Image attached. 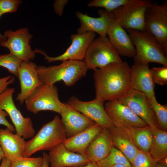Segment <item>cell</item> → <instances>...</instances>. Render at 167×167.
<instances>
[{
  "mask_svg": "<svg viewBox=\"0 0 167 167\" xmlns=\"http://www.w3.org/2000/svg\"><path fill=\"white\" fill-rule=\"evenodd\" d=\"M94 71L96 98L105 102L118 99L131 89V67L122 61Z\"/></svg>",
  "mask_w": 167,
  "mask_h": 167,
  "instance_id": "obj_1",
  "label": "cell"
},
{
  "mask_svg": "<svg viewBox=\"0 0 167 167\" xmlns=\"http://www.w3.org/2000/svg\"><path fill=\"white\" fill-rule=\"evenodd\" d=\"M88 68L83 61L68 60L60 64L46 67L38 66L37 71L42 84L54 85L62 81L66 86L71 87L85 76Z\"/></svg>",
  "mask_w": 167,
  "mask_h": 167,
  "instance_id": "obj_2",
  "label": "cell"
},
{
  "mask_svg": "<svg viewBox=\"0 0 167 167\" xmlns=\"http://www.w3.org/2000/svg\"><path fill=\"white\" fill-rule=\"evenodd\" d=\"M67 139L61 119L57 115L44 124L36 134L26 142L23 157H29L40 151H49L63 143Z\"/></svg>",
  "mask_w": 167,
  "mask_h": 167,
  "instance_id": "obj_3",
  "label": "cell"
},
{
  "mask_svg": "<svg viewBox=\"0 0 167 167\" xmlns=\"http://www.w3.org/2000/svg\"><path fill=\"white\" fill-rule=\"evenodd\" d=\"M135 46L134 62H154L167 66V54L155 38L145 31L127 30Z\"/></svg>",
  "mask_w": 167,
  "mask_h": 167,
  "instance_id": "obj_4",
  "label": "cell"
},
{
  "mask_svg": "<svg viewBox=\"0 0 167 167\" xmlns=\"http://www.w3.org/2000/svg\"><path fill=\"white\" fill-rule=\"evenodd\" d=\"M83 60L88 69L93 70L122 61L108 37L100 36L91 43Z\"/></svg>",
  "mask_w": 167,
  "mask_h": 167,
  "instance_id": "obj_5",
  "label": "cell"
},
{
  "mask_svg": "<svg viewBox=\"0 0 167 167\" xmlns=\"http://www.w3.org/2000/svg\"><path fill=\"white\" fill-rule=\"evenodd\" d=\"M144 27L167 54V1L161 5L152 2L145 14Z\"/></svg>",
  "mask_w": 167,
  "mask_h": 167,
  "instance_id": "obj_6",
  "label": "cell"
},
{
  "mask_svg": "<svg viewBox=\"0 0 167 167\" xmlns=\"http://www.w3.org/2000/svg\"><path fill=\"white\" fill-rule=\"evenodd\" d=\"M152 2L150 0H131L110 13L124 29L144 31L145 14Z\"/></svg>",
  "mask_w": 167,
  "mask_h": 167,
  "instance_id": "obj_7",
  "label": "cell"
},
{
  "mask_svg": "<svg viewBox=\"0 0 167 167\" xmlns=\"http://www.w3.org/2000/svg\"><path fill=\"white\" fill-rule=\"evenodd\" d=\"M25 106L35 114L42 110H50L60 114L63 103L59 100L58 88L54 85L42 84L25 101Z\"/></svg>",
  "mask_w": 167,
  "mask_h": 167,
  "instance_id": "obj_8",
  "label": "cell"
},
{
  "mask_svg": "<svg viewBox=\"0 0 167 167\" xmlns=\"http://www.w3.org/2000/svg\"><path fill=\"white\" fill-rule=\"evenodd\" d=\"M14 92V88H7L0 94V109L9 116L16 133L24 139H31L35 133L32 120L24 117L15 106L12 97Z\"/></svg>",
  "mask_w": 167,
  "mask_h": 167,
  "instance_id": "obj_9",
  "label": "cell"
},
{
  "mask_svg": "<svg viewBox=\"0 0 167 167\" xmlns=\"http://www.w3.org/2000/svg\"><path fill=\"white\" fill-rule=\"evenodd\" d=\"M4 36L7 39L0 43L1 46L8 49L10 53L23 61L29 62L34 58L36 52L32 50L29 44L33 36L28 28H21L15 31L7 30Z\"/></svg>",
  "mask_w": 167,
  "mask_h": 167,
  "instance_id": "obj_10",
  "label": "cell"
},
{
  "mask_svg": "<svg viewBox=\"0 0 167 167\" xmlns=\"http://www.w3.org/2000/svg\"><path fill=\"white\" fill-rule=\"evenodd\" d=\"M95 33L88 32L83 33L72 34L70 37L71 44L62 54L56 57L48 56L43 51L37 49V53L44 55L47 62L68 60L82 61L89 46L95 39Z\"/></svg>",
  "mask_w": 167,
  "mask_h": 167,
  "instance_id": "obj_11",
  "label": "cell"
},
{
  "mask_svg": "<svg viewBox=\"0 0 167 167\" xmlns=\"http://www.w3.org/2000/svg\"><path fill=\"white\" fill-rule=\"evenodd\" d=\"M118 100L148 126L159 127L149 100L144 94L130 89L125 95Z\"/></svg>",
  "mask_w": 167,
  "mask_h": 167,
  "instance_id": "obj_12",
  "label": "cell"
},
{
  "mask_svg": "<svg viewBox=\"0 0 167 167\" xmlns=\"http://www.w3.org/2000/svg\"><path fill=\"white\" fill-rule=\"evenodd\" d=\"M113 125L117 127H143L148 126L118 99L107 101L104 105Z\"/></svg>",
  "mask_w": 167,
  "mask_h": 167,
  "instance_id": "obj_13",
  "label": "cell"
},
{
  "mask_svg": "<svg viewBox=\"0 0 167 167\" xmlns=\"http://www.w3.org/2000/svg\"><path fill=\"white\" fill-rule=\"evenodd\" d=\"M104 102L96 98L84 101L73 96L66 103L102 127L109 128L113 125L105 111Z\"/></svg>",
  "mask_w": 167,
  "mask_h": 167,
  "instance_id": "obj_14",
  "label": "cell"
},
{
  "mask_svg": "<svg viewBox=\"0 0 167 167\" xmlns=\"http://www.w3.org/2000/svg\"><path fill=\"white\" fill-rule=\"evenodd\" d=\"M37 66L30 61H22L18 70V78L20 85V92L16 99L20 104L25 101L42 83L40 80L37 71Z\"/></svg>",
  "mask_w": 167,
  "mask_h": 167,
  "instance_id": "obj_15",
  "label": "cell"
},
{
  "mask_svg": "<svg viewBox=\"0 0 167 167\" xmlns=\"http://www.w3.org/2000/svg\"><path fill=\"white\" fill-rule=\"evenodd\" d=\"M149 63L134 62L131 67V89L141 92L151 100L155 96L154 83Z\"/></svg>",
  "mask_w": 167,
  "mask_h": 167,
  "instance_id": "obj_16",
  "label": "cell"
},
{
  "mask_svg": "<svg viewBox=\"0 0 167 167\" xmlns=\"http://www.w3.org/2000/svg\"><path fill=\"white\" fill-rule=\"evenodd\" d=\"M108 39L120 56L133 58L136 50L129 34L116 20L113 19L107 31Z\"/></svg>",
  "mask_w": 167,
  "mask_h": 167,
  "instance_id": "obj_17",
  "label": "cell"
},
{
  "mask_svg": "<svg viewBox=\"0 0 167 167\" xmlns=\"http://www.w3.org/2000/svg\"><path fill=\"white\" fill-rule=\"evenodd\" d=\"M60 114L67 138L77 135L96 123L66 103H63Z\"/></svg>",
  "mask_w": 167,
  "mask_h": 167,
  "instance_id": "obj_18",
  "label": "cell"
},
{
  "mask_svg": "<svg viewBox=\"0 0 167 167\" xmlns=\"http://www.w3.org/2000/svg\"><path fill=\"white\" fill-rule=\"evenodd\" d=\"M48 157L50 167H79L90 161L84 154L69 151L63 143L49 151Z\"/></svg>",
  "mask_w": 167,
  "mask_h": 167,
  "instance_id": "obj_19",
  "label": "cell"
},
{
  "mask_svg": "<svg viewBox=\"0 0 167 167\" xmlns=\"http://www.w3.org/2000/svg\"><path fill=\"white\" fill-rule=\"evenodd\" d=\"M98 12L100 16L94 18L79 11L76 12V16L80 23L77 33L92 32L97 33L100 36H106L108 28L113 18L111 13L105 10L101 9Z\"/></svg>",
  "mask_w": 167,
  "mask_h": 167,
  "instance_id": "obj_20",
  "label": "cell"
},
{
  "mask_svg": "<svg viewBox=\"0 0 167 167\" xmlns=\"http://www.w3.org/2000/svg\"><path fill=\"white\" fill-rule=\"evenodd\" d=\"M13 133L7 127L0 129V145L4 157L11 163L23 157L27 142L17 134Z\"/></svg>",
  "mask_w": 167,
  "mask_h": 167,
  "instance_id": "obj_21",
  "label": "cell"
},
{
  "mask_svg": "<svg viewBox=\"0 0 167 167\" xmlns=\"http://www.w3.org/2000/svg\"><path fill=\"white\" fill-rule=\"evenodd\" d=\"M113 146L131 163L139 150L135 145L129 128L113 126L108 128Z\"/></svg>",
  "mask_w": 167,
  "mask_h": 167,
  "instance_id": "obj_22",
  "label": "cell"
},
{
  "mask_svg": "<svg viewBox=\"0 0 167 167\" xmlns=\"http://www.w3.org/2000/svg\"><path fill=\"white\" fill-rule=\"evenodd\" d=\"M113 146L109 128L103 127L85 150L84 154L90 161L97 162L106 157Z\"/></svg>",
  "mask_w": 167,
  "mask_h": 167,
  "instance_id": "obj_23",
  "label": "cell"
},
{
  "mask_svg": "<svg viewBox=\"0 0 167 167\" xmlns=\"http://www.w3.org/2000/svg\"><path fill=\"white\" fill-rule=\"evenodd\" d=\"M103 128L95 123L81 132L67 138L63 144L70 151L84 154L85 150Z\"/></svg>",
  "mask_w": 167,
  "mask_h": 167,
  "instance_id": "obj_24",
  "label": "cell"
},
{
  "mask_svg": "<svg viewBox=\"0 0 167 167\" xmlns=\"http://www.w3.org/2000/svg\"><path fill=\"white\" fill-rule=\"evenodd\" d=\"M153 137L149 154L157 162L167 157V131L158 127H152Z\"/></svg>",
  "mask_w": 167,
  "mask_h": 167,
  "instance_id": "obj_25",
  "label": "cell"
},
{
  "mask_svg": "<svg viewBox=\"0 0 167 167\" xmlns=\"http://www.w3.org/2000/svg\"><path fill=\"white\" fill-rule=\"evenodd\" d=\"M129 128L136 147L139 150L149 154L153 137L152 127L148 126Z\"/></svg>",
  "mask_w": 167,
  "mask_h": 167,
  "instance_id": "obj_26",
  "label": "cell"
},
{
  "mask_svg": "<svg viewBox=\"0 0 167 167\" xmlns=\"http://www.w3.org/2000/svg\"><path fill=\"white\" fill-rule=\"evenodd\" d=\"M99 167H111L117 164L131 167L130 162L120 151L113 146L109 155L105 158L96 162Z\"/></svg>",
  "mask_w": 167,
  "mask_h": 167,
  "instance_id": "obj_27",
  "label": "cell"
},
{
  "mask_svg": "<svg viewBox=\"0 0 167 167\" xmlns=\"http://www.w3.org/2000/svg\"><path fill=\"white\" fill-rule=\"evenodd\" d=\"M154 111L159 128L163 130H167V106L162 105L157 101L155 96L149 100Z\"/></svg>",
  "mask_w": 167,
  "mask_h": 167,
  "instance_id": "obj_28",
  "label": "cell"
},
{
  "mask_svg": "<svg viewBox=\"0 0 167 167\" xmlns=\"http://www.w3.org/2000/svg\"><path fill=\"white\" fill-rule=\"evenodd\" d=\"M23 61L14 55L10 53L0 55V66L18 78V70Z\"/></svg>",
  "mask_w": 167,
  "mask_h": 167,
  "instance_id": "obj_29",
  "label": "cell"
},
{
  "mask_svg": "<svg viewBox=\"0 0 167 167\" xmlns=\"http://www.w3.org/2000/svg\"><path fill=\"white\" fill-rule=\"evenodd\" d=\"M131 0H93L87 5L89 7H101L110 13L121 6L129 3Z\"/></svg>",
  "mask_w": 167,
  "mask_h": 167,
  "instance_id": "obj_30",
  "label": "cell"
},
{
  "mask_svg": "<svg viewBox=\"0 0 167 167\" xmlns=\"http://www.w3.org/2000/svg\"><path fill=\"white\" fill-rule=\"evenodd\" d=\"M157 164L149 154L139 150L131 163V167H156Z\"/></svg>",
  "mask_w": 167,
  "mask_h": 167,
  "instance_id": "obj_31",
  "label": "cell"
},
{
  "mask_svg": "<svg viewBox=\"0 0 167 167\" xmlns=\"http://www.w3.org/2000/svg\"><path fill=\"white\" fill-rule=\"evenodd\" d=\"M42 157H22L11 163L10 167H41Z\"/></svg>",
  "mask_w": 167,
  "mask_h": 167,
  "instance_id": "obj_32",
  "label": "cell"
},
{
  "mask_svg": "<svg viewBox=\"0 0 167 167\" xmlns=\"http://www.w3.org/2000/svg\"><path fill=\"white\" fill-rule=\"evenodd\" d=\"M152 80L154 83L161 86L167 84V66L152 67L150 69Z\"/></svg>",
  "mask_w": 167,
  "mask_h": 167,
  "instance_id": "obj_33",
  "label": "cell"
},
{
  "mask_svg": "<svg viewBox=\"0 0 167 167\" xmlns=\"http://www.w3.org/2000/svg\"><path fill=\"white\" fill-rule=\"evenodd\" d=\"M20 0H0V14L14 12L22 3Z\"/></svg>",
  "mask_w": 167,
  "mask_h": 167,
  "instance_id": "obj_34",
  "label": "cell"
},
{
  "mask_svg": "<svg viewBox=\"0 0 167 167\" xmlns=\"http://www.w3.org/2000/svg\"><path fill=\"white\" fill-rule=\"evenodd\" d=\"M15 80L14 77L11 75L0 78V94L5 91L8 86L12 84Z\"/></svg>",
  "mask_w": 167,
  "mask_h": 167,
  "instance_id": "obj_35",
  "label": "cell"
},
{
  "mask_svg": "<svg viewBox=\"0 0 167 167\" xmlns=\"http://www.w3.org/2000/svg\"><path fill=\"white\" fill-rule=\"evenodd\" d=\"M8 114L4 111L0 109V124L8 128L13 132L15 131L14 126L6 119Z\"/></svg>",
  "mask_w": 167,
  "mask_h": 167,
  "instance_id": "obj_36",
  "label": "cell"
},
{
  "mask_svg": "<svg viewBox=\"0 0 167 167\" xmlns=\"http://www.w3.org/2000/svg\"><path fill=\"white\" fill-rule=\"evenodd\" d=\"M69 1L68 0H56L54 4V8L56 13L59 16L62 15L64 8Z\"/></svg>",
  "mask_w": 167,
  "mask_h": 167,
  "instance_id": "obj_37",
  "label": "cell"
},
{
  "mask_svg": "<svg viewBox=\"0 0 167 167\" xmlns=\"http://www.w3.org/2000/svg\"><path fill=\"white\" fill-rule=\"evenodd\" d=\"M43 161L41 167H49V162L48 157V154L45 152L43 153Z\"/></svg>",
  "mask_w": 167,
  "mask_h": 167,
  "instance_id": "obj_38",
  "label": "cell"
},
{
  "mask_svg": "<svg viewBox=\"0 0 167 167\" xmlns=\"http://www.w3.org/2000/svg\"><path fill=\"white\" fill-rule=\"evenodd\" d=\"M11 162L6 157H4L2 160L0 167H10Z\"/></svg>",
  "mask_w": 167,
  "mask_h": 167,
  "instance_id": "obj_39",
  "label": "cell"
},
{
  "mask_svg": "<svg viewBox=\"0 0 167 167\" xmlns=\"http://www.w3.org/2000/svg\"><path fill=\"white\" fill-rule=\"evenodd\" d=\"M79 167H99L96 162L90 161L86 165Z\"/></svg>",
  "mask_w": 167,
  "mask_h": 167,
  "instance_id": "obj_40",
  "label": "cell"
},
{
  "mask_svg": "<svg viewBox=\"0 0 167 167\" xmlns=\"http://www.w3.org/2000/svg\"><path fill=\"white\" fill-rule=\"evenodd\" d=\"M1 15L0 14V17ZM6 38L0 33V43L6 40Z\"/></svg>",
  "mask_w": 167,
  "mask_h": 167,
  "instance_id": "obj_41",
  "label": "cell"
},
{
  "mask_svg": "<svg viewBox=\"0 0 167 167\" xmlns=\"http://www.w3.org/2000/svg\"><path fill=\"white\" fill-rule=\"evenodd\" d=\"M4 157V155L3 150L0 145V162Z\"/></svg>",
  "mask_w": 167,
  "mask_h": 167,
  "instance_id": "obj_42",
  "label": "cell"
},
{
  "mask_svg": "<svg viewBox=\"0 0 167 167\" xmlns=\"http://www.w3.org/2000/svg\"><path fill=\"white\" fill-rule=\"evenodd\" d=\"M156 167H167V165L161 163L157 162V164Z\"/></svg>",
  "mask_w": 167,
  "mask_h": 167,
  "instance_id": "obj_43",
  "label": "cell"
},
{
  "mask_svg": "<svg viewBox=\"0 0 167 167\" xmlns=\"http://www.w3.org/2000/svg\"><path fill=\"white\" fill-rule=\"evenodd\" d=\"M111 167H128L127 166L122 164H117L112 166Z\"/></svg>",
  "mask_w": 167,
  "mask_h": 167,
  "instance_id": "obj_44",
  "label": "cell"
},
{
  "mask_svg": "<svg viewBox=\"0 0 167 167\" xmlns=\"http://www.w3.org/2000/svg\"></svg>",
  "mask_w": 167,
  "mask_h": 167,
  "instance_id": "obj_45",
  "label": "cell"
}]
</instances>
